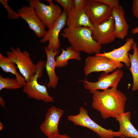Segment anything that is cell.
Listing matches in <instances>:
<instances>
[{
    "label": "cell",
    "instance_id": "6da1fadb",
    "mask_svg": "<svg viewBox=\"0 0 138 138\" xmlns=\"http://www.w3.org/2000/svg\"><path fill=\"white\" fill-rule=\"evenodd\" d=\"M90 93L93 94L92 107L100 112L103 119L110 117L116 118L125 112L127 98L117 88Z\"/></svg>",
    "mask_w": 138,
    "mask_h": 138
},
{
    "label": "cell",
    "instance_id": "7a4b0ae2",
    "mask_svg": "<svg viewBox=\"0 0 138 138\" xmlns=\"http://www.w3.org/2000/svg\"><path fill=\"white\" fill-rule=\"evenodd\" d=\"M61 35L67 39L71 46L76 51L89 54L100 53L101 45L93 39L92 29L90 27H67L64 29Z\"/></svg>",
    "mask_w": 138,
    "mask_h": 138
},
{
    "label": "cell",
    "instance_id": "3957f363",
    "mask_svg": "<svg viewBox=\"0 0 138 138\" xmlns=\"http://www.w3.org/2000/svg\"><path fill=\"white\" fill-rule=\"evenodd\" d=\"M79 110V112L77 114L69 115L67 117L68 120L75 125L90 129L101 138H113L115 137L125 138L118 132L106 129L97 123L90 117L87 110L84 107H80Z\"/></svg>",
    "mask_w": 138,
    "mask_h": 138
},
{
    "label": "cell",
    "instance_id": "277c9868",
    "mask_svg": "<svg viewBox=\"0 0 138 138\" xmlns=\"http://www.w3.org/2000/svg\"><path fill=\"white\" fill-rule=\"evenodd\" d=\"M46 62L41 60L37 63L36 73L29 82H26L23 87V91L29 98L47 103L52 102H54V99L49 95L47 88L44 85L39 84L37 81L38 79L42 75V70Z\"/></svg>",
    "mask_w": 138,
    "mask_h": 138
},
{
    "label": "cell",
    "instance_id": "5b68a950",
    "mask_svg": "<svg viewBox=\"0 0 138 138\" xmlns=\"http://www.w3.org/2000/svg\"><path fill=\"white\" fill-rule=\"evenodd\" d=\"M10 49L11 51L6 52L7 57L17 65L26 82H29L36 73V65L31 60L30 55L27 51H21L18 47L16 49L10 47Z\"/></svg>",
    "mask_w": 138,
    "mask_h": 138
},
{
    "label": "cell",
    "instance_id": "8992f818",
    "mask_svg": "<svg viewBox=\"0 0 138 138\" xmlns=\"http://www.w3.org/2000/svg\"><path fill=\"white\" fill-rule=\"evenodd\" d=\"M49 5H46L39 0L28 1L30 6L34 9L37 15L45 27H51L59 18L62 13V9L53 0H47Z\"/></svg>",
    "mask_w": 138,
    "mask_h": 138
},
{
    "label": "cell",
    "instance_id": "52a82bcc",
    "mask_svg": "<svg viewBox=\"0 0 138 138\" xmlns=\"http://www.w3.org/2000/svg\"><path fill=\"white\" fill-rule=\"evenodd\" d=\"M123 66L122 63L114 61L105 56L89 55L85 59L84 71L86 76L95 72L103 71L109 74L113 72L117 69H121Z\"/></svg>",
    "mask_w": 138,
    "mask_h": 138
},
{
    "label": "cell",
    "instance_id": "ba28073f",
    "mask_svg": "<svg viewBox=\"0 0 138 138\" xmlns=\"http://www.w3.org/2000/svg\"><path fill=\"white\" fill-rule=\"evenodd\" d=\"M113 8L98 0H87L85 12L93 25L101 24L112 16Z\"/></svg>",
    "mask_w": 138,
    "mask_h": 138
},
{
    "label": "cell",
    "instance_id": "9c48e42d",
    "mask_svg": "<svg viewBox=\"0 0 138 138\" xmlns=\"http://www.w3.org/2000/svg\"><path fill=\"white\" fill-rule=\"evenodd\" d=\"M123 76V71L121 69L118 68L110 74L103 72L98 77V80L96 82L89 81L86 78L80 81L83 83L84 88L90 92L98 90H104L110 87L117 88Z\"/></svg>",
    "mask_w": 138,
    "mask_h": 138
},
{
    "label": "cell",
    "instance_id": "30bf717a",
    "mask_svg": "<svg viewBox=\"0 0 138 138\" xmlns=\"http://www.w3.org/2000/svg\"><path fill=\"white\" fill-rule=\"evenodd\" d=\"M74 7L67 13V27H88L93 29V25L86 14L84 7L87 0H74Z\"/></svg>",
    "mask_w": 138,
    "mask_h": 138
},
{
    "label": "cell",
    "instance_id": "8fae6325",
    "mask_svg": "<svg viewBox=\"0 0 138 138\" xmlns=\"http://www.w3.org/2000/svg\"><path fill=\"white\" fill-rule=\"evenodd\" d=\"M64 113L62 109L54 106L48 109L45 120L40 126L41 131L48 138L59 134V123Z\"/></svg>",
    "mask_w": 138,
    "mask_h": 138
},
{
    "label": "cell",
    "instance_id": "7c38bea8",
    "mask_svg": "<svg viewBox=\"0 0 138 138\" xmlns=\"http://www.w3.org/2000/svg\"><path fill=\"white\" fill-rule=\"evenodd\" d=\"M92 37L101 45L113 42L116 38L113 17L112 16L108 20L101 24L93 25Z\"/></svg>",
    "mask_w": 138,
    "mask_h": 138
},
{
    "label": "cell",
    "instance_id": "4fadbf2b",
    "mask_svg": "<svg viewBox=\"0 0 138 138\" xmlns=\"http://www.w3.org/2000/svg\"><path fill=\"white\" fill-rule=\"evenodd\" d=\"M67 13L64 10L57 20L52 26L47 31L44 36L40 40L41 43L48 41L47 47L48 49H52L58 50L60 46L59 34L62 29L66 24Z\"/></svg>",
    "mask_w": 138,
    "mask_h": 138
},
{
    "label": "cell",
    "instance_id": "5bb4252c",
    "mask_svg": "<svg viewBox=\"0 0 138 138\" xmlns=\"http://www.w3.org/2000/svg\"><path fill=\"white\" fill-rule=\"evenodd\" d=\"M17 12L20 17L28 24L29 28L33 30L38 37L42 38L47 31L45 26L32 6H24L19 9Z\"/></svg>",
    "mask_w": 138,
    "mask_h": 138
},
{
    "label": "cell",
    "instance_id": "9a60e30c",
    "mask_svg": "<svg viewBox=\"0 0 138 138\" xmlns=\"http://www.w3.org/2000/svg\"><path fill=\"white\" fill-rule=\"evenodd\" d=\"M134 41L133 38H128L125 43L121 47L114 49L110 52L95 55L105 56L114 61L123 63L127 67L129 68L131 63L128 52L132 49V45Z\"/></svg>",
    "mask_w": 138,
    "mask_h": 138
},
{
    "label": "cell",
    "instance_id": "2e32d148",
    "mask_svg": "<svg viewBox=\"0 0 138 138\" xmlns=\"http://www.w3.org/2000/svg\"><path fill=\"white\" fill-rule=\"evenodd\" d=\"M47 56V60L45 67L49 79L47 86L49 88H54L58 83L59 77L56 75L55 72L56 67L55 56L59 54V51L51 49H48L46 46L43 47Z\"/></svg>",
    "mask_w": 138,
    "mask_h": 138
},
{
    "label": "cell",
    "instance_id": "e0dca14e",
    "mask_svg": "<svg viewBox=\"0 0 138 138\" xmlns=\"http://www.w3.org/2000/svg\"><path fill=\"white\" fill-rule=\"evenodd\" d=\"M125 11L120 5L113 8L112 16L115 27L116 38L123 39L127 35L129 26L125 17Z\"/></svg>",
    "mask_w": 138,
    "mask_h": 138
},
{
    "label": "cell",
    "instance_id": "ac0fdd59",
    "mask_svg": "<svg viewBox=\"0 0 138 138\" xmlns=\"http://www.w3.org/2000/svg\"><path fill=\"white\" fill-rule=\"evenodd\" d=\"M131 112H124L116 118L119 124V129L118 131L125 138H138V131L133 126L131 121Z\"/></svg>",
    "mask_w": 138,
    "mask_h": 138
},
{
    "label": "cell",
    "instance_id": "d6986e66",
    "mask_svg": "<svg viewBox=\"0 0 138 138\" xmlns=\"http://www.w3.org/2000/svg\"><path fill=\"white\" fill-rule=\"evenodd\" d=\"M132 48L133 50V54L128 53L131 63L129 69L132 74L133 79L132 90L133 91H135L138 90V48L137 44L136 42H133Z\"/></svg>",
    "mask_w": 138,
    "mask_h": 138
},
{
    "label": "cell",
    "instance_id": "ffe728a7",
    "mask_svg": "<svg viewBox=\"0 0 138 138\" xmlns=\"http://www.w3.org/2000/svg\"><path fill=\"white\" fill-rule=\"evenodd\" d=\"M61 54L56 57V67H62L67 65L68 60L74 59L80 61L81 58L80 52L73 50L71 46L61 49Z\"/></svg>",
    "mask_w": 138,
    "mask_h": 138
},
{
    "label": "cell",
    "instance_id": "44dd1931",
    "mask_svg": "<svg viewBox=\"0 0 138 138\" xmlns=\"http://www.w3.org/2000/svg\"><path fill=\"white\" fill-rule=\"evenodd\" d=\"M15 63L11 61L7 57L0 53V67L5 72L10 73L14 75L17 79L24 86L26 82L21 74L17 71L18 67Z\"/></svg>",
    "mask_w": 138,
    "mask_h": 138
},
{
    "label": "cell",
    "instance_id": "7402d4cb",
    "mask_svg": "<svg viewBox=\"0 0 138 138\" xmlns=\"http://www.w3.org/2000/svg\"><path fill=\"white\" fill-rule=\"evenodd\" d=\"M23 86L15 78L4 77L1 75H0V90L4 89H16Z\"/></svg>",
    "mask_w": 138,
    "mask_h": 138
},
{
    "label": "cell",
    "instance_id": "603a6c76",
    "mask_svg": "<svg viewBox=\"0 0 138 138\" xmlns=\"http://www.w3.org/2000/svg\"><path fill=\"white\" fill-rule=\"evenodd\" d=\"M0 2L7 11V16L9 19L17 20L20 17L19 14L14 11L10 8L6 0H0Z\"/></svg>",
    "mask_w": 138,
    "mask_h": 138
},
{
    "label": "cell",
    "instance_id": "cb8c5ba5",
    "mask_svg": "<svg viewBox=\"0 0 138 138\" xmlns=\"http://www.w3.org/2000/svg\"><path fill=\"white\" fill-rule=\"evenodd\" d=\"M55 1L61 5L67 13L71 12L74 7V0H55Z\"/></svg>",
    "mask_w": 138,
    "mask_h": 138
},
{
    "label": "cell",
    "instance_id": "d4e9b609",
    "mask_svg": "<svg viewBox=\"0 0 138 138\" xmlns=\"http://www.w3.org/2000/svg\"><path fill=\"white\" fill-rule=\"evenodd\" d=\"M99 1L108 5L112 8L119 5V1L118 0H98Z\"/></svg>",
    "mask_w": 138,
    "mask_h": 138
},
{
    "label": "cell",
    "instance_id": "484cf974",
    "mask_svg": "<svg viewBox=\"0 0 138 138\" xmlns=\"http://www.w3.org/2000/svg\"><path fill=\"white\" fill-rule=\"evenodd\" d=\"M132 9L134 16L138 19V0H133Z\"/></svg>",
    "mask_w": 138,
    "mask_h": 138
},
{
    "label": "cell",
    "instance_id": "4316f807",
    "mask_svg": "<svg viewBox=\"0 0 138 138\" xmlns=\"http://www.w3.org/2000/svg\"><path fill=\"white\" fill-rule=\"evenodd\" d=\"M50 138H72L65 134H60Z\"/></svg>",
    "mask_w": 138,
    "mask_h": 138
},
{
    "label": "cell",
    "instance_id": "83f0119b",
    "mask_svg": "<svg viewBox=\"0 0 138 138\" xmlns=\"http://www.w3.org/2000/svg\"><path fill=\"white\" fill-rule=\"evenodd\" d=\"M5 101L2 97H0V104L1 105L4 107H5Z\"/></svg>",
    "mask_w": 138,
    "mask_h": 138
},
{
    "label": "cell",
    "instance_id": "f1b7e54d",
    "mask_svg": "<svg viewBox=\"0 0 138 138\" xmlns=\"http://www.w3.org/2000/svg\"><path fill=\"white\" fill-rule=\"evenodd\" d=\"M133 34H135L138 33V27H136L131 30Z\"/></svg>",
    "mask_w": 138,
    "mask_h": 138
},
{
    "label": "cell",
    "instance_id": "f546056e",
    "mask_svg": "<svg viewBox=\"0 0 138 138\" xmlns=\"http://www.w3.org/2000/svg\"><path fill=\"white\" fill-rule=\"evenodd\" d=\"M3 125L1 122H0V130H1L3 129Z\"/></svg>",
    "mask_w": 138,
    "mask_h": 138
}]
</instances>
